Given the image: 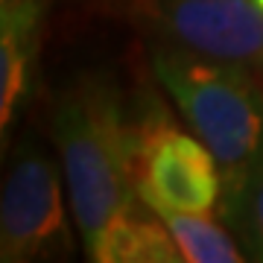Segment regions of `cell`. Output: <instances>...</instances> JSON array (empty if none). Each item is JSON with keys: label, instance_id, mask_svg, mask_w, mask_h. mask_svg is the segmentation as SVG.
<instances>
[{"label": "cell", "instance_id": "obj_4", "mask_svg": "<svg viewBox=\"0 0 263 263\" xmlns=\"http://www.w3.org/2000/svg\"><path fill=\"white\" fill-rule=\"evenodd\" d=\"M132 179L152 211L214 214L222 205V173L214 152L155 100L132 117Z\"/></svg>", "mask_w": 263, "mask_h": 263}, {"label": "cell", "instance_id": "obj_5", "mask_svg": "<svg viewBox=\"0 0 263 263\" xmlns=\"http://www.w3.org/2000/svg\"><path fill=\"white\" fill-rule=\"evenodd\" d=\"M173 44L263 73V9L257 0H152Z\"/></svg>", "mask_w": 263, "mask_h": 263}, {"label": "cell", "instance_id": "obj_3", "mask_svg": "<svg viewBox=\"0 0 263 263\" xmlns=\"http://www.w3.org/2000/svg\"><path fill=\"white\" fill-rule=\"evenodd\" d=\"M73 228L59 158L35 135H21L0 167V260H70Z\"/></svg>", "mask_w": 263, "mask_h": 263}, {"label": "cell", "instance_id": "obj_7", "mask_svg": "<svg viewBox=\"0 0 263 263\" xmlns=\"http://www.w3.org/2000/svg\"><path fill=\"white\" fill-rule=\"evenodd\" d=\"M94 263H181L179 243L173 240L170 228L164 226L155 211L143 199H138L129 211H123L94 249L85 254Z\"/></svg>", "mask_w": 263, "mask_h": 263}, {"label": "cell", "instance_id": "obj_2", "mask_svg": "<svg viewBox=\"0 0 263 263\" xmlns=\"http://www.w3.org/2000/svg\"><path fill=\"white\" fill-rule=\"evenodd\" d=\"M152 73L222 173L226 219L263 152V73L179 44L152 47Z\"/></svg>", "mask_w": 263, "mask_h": 263}, {"label": "cell", "instance_id": "obj_10", "mask_svg": "<svg viewBox=\"0 0 263 263\" xmlns=\"http://www.w3.org/2000/svg\"><path fill=\"white\" fill-rule=\"evenodd\" d=\"M6 3H9V0H0V18H3V12H6Z\"/></svg>", "mask_w": 263, "mask_h": 263}, {"label": "cell", "instance_id": "obj_8", "mask_svg": "<svg viewBox=\"0 0 263 263\" xmlns=\"http://www.w3.org/2000/svg\"><path fill=\"white\" fill-rule=\"evenodd\" d=\"M179 243L184 263H240L249 260L243 243L234 240L226 219L214 214H187V211H155Z\"/></svg>", "mask_w": 263, "mask_h": 263}, {"label": "cell", "instance_id": "obj_9", "mask_svg": "<svg viewBox=\"0 0 263 263\" xmlns=\"http://www.w3.org/2000/svg\"><path fill=\"white\" fill-rule=\"evenodd\" d=\"M226 222L237 231L249 260H263V152Z\"/></svg>", "mask_w": 263, "mask_h": 263}, {"label": "cell", "instance_id": "obj_11", "mask_svg": "<svg viewBox=\"0 0 263 263\" xmlns=\"http://www.w3.org/2000/svg\"><path fill=\"white\" fill-rule=\"evenodd\" d=\"M257 3H260V9H263V0H257Z\"/></svg>", "mask_w": 263, "mask_h": 263}, {"label": "cell", "instance_id": "obj_1", "mask_svg": "<svg viewBox=\"0 0 263 263\" xmlns=\"http://www.w3.org/2000/svg\"><path fill=\"white\" fill-rule=\"evenodd\" d=\"M50 129L76 234L88 254L105 228L141 199L132 179V117L111 76L85 70L56 97Z\"/></svg>", "mask_w": 263, "mask_h": 263}, {"label": "cell", "instance_id": "obj_6", "mask_svg": "<svg viewBox=\"0 0 263 263\" xmlns=\"http://www.w3.org/2000/svg\"><path fill=\"white\" fill-rule=\"evenodd\" d=\"M44 0H9L0 18V167L9 152L12 126L29 94L41 47Z\"/></svg>", "mask_w": 263, "mask_h": 263}]
</instances>
